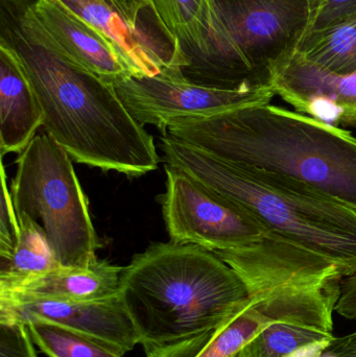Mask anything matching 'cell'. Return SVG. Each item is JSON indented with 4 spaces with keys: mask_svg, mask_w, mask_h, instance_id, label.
Wrapping results in <instances>:
<instances>
[{
    "mask_svg": "<svg viewBox=\"0 0 356 357\" xmlns=\"http://www.w3.org/2000/svg\"><path fill=\"white\" fill-rule=\"evenodd\" d=\"M150 8L167 35L181 46L185 69L198 61L208 39L211 0H150Z\"/></svg>",
    "mask_w": 356,
    "mask_h": 357,
    "instance_id": "obj_16",
    "label": "cell"
},
{
    "mask_svg": "<svg viewBox=\"0 0 356 357\" xmlns=\"http://www.w3.org/2000/svg\"><path fill=\"white\" fill-rule=\"evenodd\" d=\"M163 160L250 212L270 232L334 264L343 278L356 274V211L295 181L231 162L169 136Z\"/></svg>",
    "mask_w": 356,
    "mask_h": 357,
    "instance_id": "obj_4",
    "label": "cell"
},
{
    "mask_svg": "<svg viewBox=\"0 0 356 357\" xmlns=\"http://www.w3.org/2000/svg\"><path fill=\"white\" fill-rule=\"evenodd\" d=\"M69 10L87 21L116 47L136 77H184L159 50L150 45L144 31L134 29L105 0H60Z\"/></svg>",
    "mask_w": 356,
    "mask_h": 357,
    "instance_id": "obj_12",
    "label": "cell"
},
{
    "mask_svg": "<svg viewBox=\"0 0 356 357\" xmlns=\"http://www.w3.org/2000/svg\"><path fill=\"white\" fill-rule=\"evenodd\" d=\"M10 195L17 216L41 227L62 268H88L100 247L72 159L46 132L19 154Z\"/></svg>",
    "mask_w": 356,
    "mask_h": 357,
    "instance_id": "obj_6",
    "label": "cell"
},
{
    "mask_svg": "<svg viewBox=\"0 0 356 357\" xmlns=\"http://www.w3.org/2000/svg\"><path fill=\"white\" fill-rule=\"evenodd\" d=\"M33 12L61 52L77 64L111 84L133 75L116 47L60 0H35Z\"/></svg>",
    "mask_w": 356,
    "mask_h": 357,
    "instance_id": "obj_10",
    "label": "cell"
},
{
    "mask_svg": "<svg viewBox=\"0 0 356 357\" xmlns=\"http://www.w3.org/2000/svg\"><path fill=\"white\" fill-rule=\"evenodd\" d=\"M44 114L18 59L0 46V150L20 154L43 127Z\"/></svg>",
    "mask_w": 356,
    "mask_h": 357,
    "instance_id": "obj_13",
    "label": "cell"
},
{
    "mask_svg": "<svg viewBox=\"0 0 356 357\" xmlns=\"http://www.w3.org/2000/svg\"><path fill=\"white\" fill-rule=\"evenodd\" d=\"M20 236V226L12 195L8 189L6 169L1 165V202H0V260L8 259Z\"/></svg>",
    "mask_w": 356,
    "mask_h": 357,
    "instance_id": "obj_20",
    "label": "cell"
},
{
    "mask_svg": "<svg viewBox=\"0 0 356 357\" xmlns=\"http://www.w3.org/2000/svg\"><path fill=\"white\" fill-rule=\"evenodd\" d=\"M35 0H0V46L18 59L43 111L44 132L72 161L140 177L158 167L154 138L114 85L71 60L42 26Z\"/></svg>",
    "mask_w": 356,
    "mask_h": 357,
    "instance_id": "obj_1",
    "label": "cell"
},
{
    "mask_svg": "<svg viewBox=\"0 0 356 357\" xmlns=\"http://www.w3.org/2000/svg\"><path fill=\"white\" fill-rule=\"evenodd\" d=\"M309 1H311V8H313L314 12V19H315L316 14H317L318 10H319L322 0H309Z\"/></svg>",
    "mask_w": 356,
    "mask_h": 357,
    "instance_id": "obj_26",
    "label": "cell"
},
{
    "mask_svg": "<svg viewBox=\"0 0 356 357\" xmlns=\"http://www.w3.org/2000/svg\"><path fill=\"white\" fill-rule=\"evenodd\" d=\"M134 29H139L142 15L150 8V0H105Z\"/></svg>",
    "mask_w": 356,
    "mask_h": 357,
    "instance_id": "obj_23",
    "label": "cell"
},
{
    "mask_svg": "<svg viewBox=\"0 0 356 357\" xmlns=\"http://www.w3.org/2000/svg\"><path fill=\"white\" fill-rule=\"evenodd\" d=\"M121 296L142 346L219 328L250 301L240 277L199 245L157 243L123 268Z\"/></svg>",
    "mask_w": 356,
    "mask_h": 357,
    "instance_id": "obj_3",
    "label": "cell"
},
{
    "mask_svg": "<svg viewBox=\"0 0 356 357\" xmlns=\"http://www.w3.org/2000/svg\"><path fill=\"white\" fill-rule=\"evenodd\" d=\"M113 85L123 106L140 125L155 126L162 134L178 119L270 104L276 96L271 87L222 89L163 75H131Z\"/></svg>",
    "mask_w": 356,
    "mask_h": 357,
    "instance_id": "obj_7",
    "label": "cell"
},
{
    "mask_svg": "<svg viewBox=\"0 0 356 357\" xmlns=\"http://www.w3.org/2000/svg\"><path fill=\"white\" fill-rule=\"evenodd\" d=\"M211 6L204 54L183 75L222 89L270 87L314 22L309 0H211Z\"/></svg>",
    "mask_w": 356,
    "mask_h": 357,
    "instance_id": "obj_5",
    "label": "cell"
},
{
    "mask_svg": "<svg viewBox=\"0 0 356 357\" xmlns=\"http://www.w3.org/2000/svg\"><path fill=\"white\" fill-rule=\"evenodd\" d=\"M20 236L8 259L0 260V285L12 284L62 268L37 222L17 216Z\"/></svg>",
    "mask_w": 356,
    "mask_h": 357,
    "instance_id": "obj_17",
    "label": "cell"
},
{
    "mask_svg": "<svg viewBox=\"0 0 356 357\" xmlns=\"http://www.w3.org/2000/svg\"><path fill=\"white\" fill-rule=\"evenodd\" d=\"M270 87L296 112L334 127H356V75L330 73L296 52L274 73Z\"/></svg>",
    "mask_w": 356,
    "mask_h": 357,
    "instance_id": "obj_8",
    "label": "cell"
},
{
    "mask_svg": "<svg viewBox=\"0 0 356 357\" xmlns=\"http://www.w3.org/2000/svg\"><path fill=\"white\" fill-rule=\"evenodd\" d=\"M323 356L330 357H356V331L345 337H334Z\"/></svg>",
    "mask_w": 356,
    "mask_h": 357,
    "instance_id": "obj_25",
    "label": "cell"
},
{
    "mask_svg": "<svg viewBox=\"0 0 356 357\" xmlns=\"http://www.w3.org/2000/svg\"><path fill=\"white\" fill-rule=\"evenodd\" d=\"M25 324L33 344L49 357H123L125 354L108 342L58 323L29 319Z\"/></svg>",
    "mask_w": 356,
    "mask_h": 357,
    "instance_id": "obj_19",
    "label": "cell"
},
{
    "mask_svg": "<svg viewBox=\"0 0 356 357\" xmlns=\"http://www.w3.org/2000/svg\"><path fill=\"white\" fill-rule=\"evenodd\" d=\"M125 266L95 259L88 268H60L12 284L0 285V298L96 301L121 294Z\"/></svg>",
    "mask_w": 356,
    "mask_h": 357,
    "instance_id": "obj_11",
    "label": "cell"
},
{
    "mask_svg": "<svg viewBox=\"0 0 356 357\" xmlns=\"http://www.w3.org/2000/svg\"><path fill=\"white\" fill-rule=\"evenodd\" d=\"M0 357H37L25 323L0 316Z\"/></svg>",
    "mask_w": 356,
    "mask_h": 357,
    "instance_id": "obj_21",
    "label": "cell"
},
{
    "mask_svg": "<svg viewBox=\"0 0 356 357\" xmlns=\"http://www.w3.org/2000/svg\"><path fill=\"white\" fill-rule=\"evenodd\" d=\"M336 305L276 321L253 337L238 357H320L334 339Z\"/></svg>",
    "mask_w": 356,
    "mask_h": 357,
    "instance_id": "obj_15",
    "label": "cell"
},
{
    "mask_svg": "<svg viewBox=\"0 0 356 357\" xmlns=\"http://www.w3.org/2000/svg\"><path fill=\"white\" fill-rule=\"evenodd\" d=\"M336 310L349 320L356 319V274L347 277L341 284Z\"/></svg>",
    "mask_w": 356,
    "mask_h": 357,
    "instance_id": "obj_24",
    "label": "cell"
},
{
    "mask_svg": "<svg viewBox=\"0 0 356 357\" xmlns=\"http://www.w3.org/2000/svg\"><path fill=\"white\" fill-rule=\"evenodd\" d=\"M355 18L356 0H322L307 33L323 31Z\"/></svg>",
    "mask_w": 356,
    "mask_h": 357,
    "instance_id": "obj_22",
    "label": "cell"
},
{
    "mask_svg": "<svg viewBox=\"0 0 356 357\" xmlns=\"http://www.w3.org/2000/svg\"><path fill=\"white\" fill-rule=\"evenodd\" d=\"M297 52L324 70L341 75H356V18L307 33Z\"/></svg>",
    "mask_w": 356,
    "mask_h": 357,
    "instance_id": "obj_18",
    "label": "cell"
},
{
    "mask_svg": "<svg viewBox=\"0 0 356 357\" xmlns=\"http://www.w3.org/2000/svg\"><path fill=\"white\" fill-rule=\"evenodd\" d=\"M0 316L25 323L43 319L108 342L125 354L140 344L133 321L121 294L96 301L0 298Z\"/></svg>",
    "mask_w": 356,
    "mask_h": 357,
    "instance_id": "obj_9",
    "label": "cell"
},
{
    "mask_svg": "<svg viewBox=\"0 0 356 357\" xmlns=\"http://www.w3.org/2000/svg\"><path fill=\"white\" fill-rule=\"evenodd\" d=\"M279 320L276 306L253 299L219 328L165 345L144 346L146 357H232L263 328Z\"/></svg>",
    "mask_w": 356,
    "mask_h": 357,
    "instance_id": "obj_14",
    "label": "cell"
},
{
    "mask_svg": "<svg viewBox=\"0 0 356 357\" xmlns=\"http://www.w3.org/2000/svg\"><path fill=\"white\" fill-rule=\"evenodd\" d=\"M162 135L290 178L356 211V138L271 104L173 121Z\"/></svg>",
    "mask_w": 356,
    "mask_h": 357,
    "instance_id": "obj_2",
    "label": "cell"
}]
</instances>
